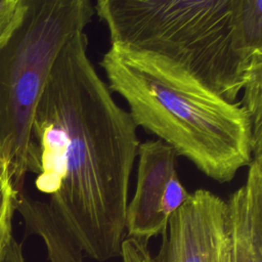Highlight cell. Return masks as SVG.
<instances>
[{"instance_id":"30bf717a","label":"cell","mask_w":262,"mask_h":262,"mask_svg":"<svg viewBox=\"0 0 262 262\" xmlns=\"http://www.w3.org/2000/svg\"><path fill=\"white\" fill-rule=\"evenodd\" d=\"M0 262H26L23 252V245L14 236L10 239Z\"/></svg>"},{"instance_id":"277c9868","label":"cell","mask_w":262,"mask_h":262,"mask_svg":"<svg viewBox=\"0 0 262 262\" xmlns=\"http://www.w3.org/2000/svg\"><path fill=\"white\" fill-rule=\"evenodd\" d=\"M95 14L91 0H29L23 24L0 50V148L24 191L32 125L53 63Z\"/></svg>"},{"instance_id":"7a4b0ae2","label":"cell","mask_w":262,"mask_h":262,"mask_svg":"<svg viewBox=\"0 0 262 262\" xmlns=\"http://www.w3.org/2000/svg\"><path fill=\"white\" fill-rule=\"evenodd\" d=\"M99 67L133 122L217 183L252 161V125L241 101H228L177 64L111 44Z\"/></svg>"},{"instance_id":"9c48e42d","label":"cell","mask_w":262,"mask_h":262,"mask_svg":"<svg viewBox=\"0 0 262 262\" xmlns=\"http://www.w3.org/2000/svg\"><path fill=\"white\" fill-rule=\"evenodd\" d=\"M29 0H0V50L24 21Z\"/></svg>"},{"instance_id":"ba28073f","label":"cell","mask_w":262,"mask_h":262,"mask_svg":"<svg viewBox=\"0 0 262 262\" xmlns=\"http://www.w3.org/2000/svg\"><path fill=\"white\" fill-rule=\"evenodd\" d=\"M19 192L16 190L9 163L0 148V261L13 237L12 220Z\"/></svg>"},{"instance_id":"6da1fadb","label":"cell","mask_w":262,"mask_h":262,"mask_svg":"<svg viewBox=\"0 0 262 262\" xmlns=\"http://www.w3.org/2000/svg\"><path fill=\"white\" fill-rule=\"evenodd\" d=\"M85 32L59 51L35 111L28 173L81 252L121 256L130 179L140 141L88 55Z\"/></svg>"},{"instance_id":"5b68a950","label":"cell","mask_w":262,"mask_h":262,"mask_svg":"<svg viewBox=\"0 0 262 262\" xmlns=\"http://www.w3.org/2000/svg\"><path fill=\"white\" fill-rule=\"evenodd\" d=\"M161 236L155 255L148 243L126 236L122 262H230L225 200L205 188L189 192Z\"/></svg>"},{"instance_id":"3957f363","label":"cell","mask_w":262,"mask_h":262,"mask_svg":"<svg viewBox=\"0 0 262 262\" xmlns=\"http://www.w3.org/2000/svg\"><path fill=\"white\" fill-rule=\"evenodd\" d=\"M111 44L161 56L234 102L262 67V0H97Z\"/></svg>"},{"instance_id":"8992f818","label":"cell","mask_w":262,"mask_h":262,"mask_svg":"<svg viewBox=\"0 0 262 262\" xmlns=\"http://www.w3.org/2000/svg\"><path fill=\"white\" fill-rule=\"evenodd\" d=\"M135 190L126 212V236L145 243L165 230L162 204L166 187L177 172L176 151L160 139L140 142Z\"/></svg>"},{"instance_id":"52a82bcc","label":"cell","mask_w":262,"mask_h":262,"mask_svg":"<svg viewBox=\"0 0 262 262\" xmlns=\"http://www.w3.org/2000/svg\"><path fill=\"white\" fill-rule=\"evenodd\" d=\"M225 202L230 262H262V156L252 158L245 183Z\"/></svg>"}]
</instances>
